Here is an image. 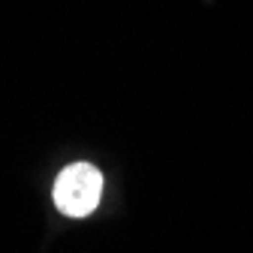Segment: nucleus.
Wrapping results in <instances>:
<instances>
[{
	"label": "nucleus",
	"instance_id": "1",
	"mask_svg": "<svg viewBox=\"0 0 253 253\" xmlns=\"http://www.w3.org/2000/svg\"><path fill=\"white\" fill-rule=\"evenodd\" d=\"M103 199V172L90 163H70L54 178V205L67 217H87Z\"/></svg>",
	"mask_w": 253,
	"mask_h": 253
}]
</instances>
